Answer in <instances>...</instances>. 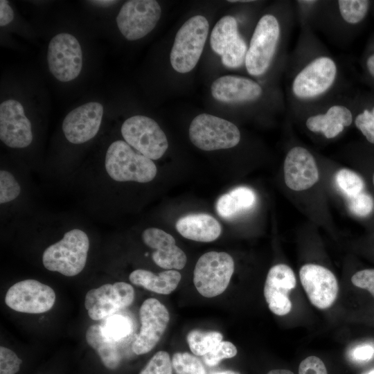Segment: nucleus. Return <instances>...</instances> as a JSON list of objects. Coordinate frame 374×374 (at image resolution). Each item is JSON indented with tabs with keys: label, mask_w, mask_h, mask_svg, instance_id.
Segmentation results:
<instances>
[{
	"label": "nucleus",
	"mask_w": 374,
	"mask_h": 374,
	"mask_svg": "<svg viewBox=\"0 0 374 374\" xmlns=\"http://www.w3.org/2000/svg\"><path fill=\"white\" fill-rule=\"evenodd\" d=\"M302 58L290 76L288 95L293 107L310 109L332 93L341 70L337 60L326 52L318 51Z\"/></svg>",
	"instance_id": "f257e3e1"
},
{
	"label": "nucleus",
	"mask_w": 374,
	"mask_h": 374,
	"mask_svg": "<svg viewBox=\"0 0 374 374\" xmlns=\"http://www.w3.org/2000/svg\"><path fill=\"white\" fill-rule=\"evenodd\" d=\"M289 26L284 28L282 21L274 14H265L259 19L245 58L244 64L249 75L258 77L268 71L280 48L284 34L288 33Z\"/></svg>",
	"instance_id": "f03ea898"
},
{
	"label": "nucleus",
	"mask_w": 374,
	"mask_h": 374,
	"mask_svg": "<svg viewBox=\"0 0 374 374\" xmlns=\"http://www.w3.org/2000/svg\"><path fill=\"white\" fill-rule=\"evenodd\" d=\"M89 240L85 232L74 229L58 242L48 247L42 254L44 267L66 276L80 274L87 262Z\"/></svg>",
	"instance_id": "7ed1b4c3"
},
{
	"label": "nucleus",
	"mask_w": 374,
	"mask_h": 374,
	"mask_svg": "<svg viewBox=\"0 0 374 374\" xmlns=\"http://www.w3.org/2000/svg\"><path fill=\"white\" fill-rule=\"evenodd\" d=\"M105 169L114 181L147 183L157 172L152 159L136 152L124 141H114L108 148L105 161Z\"/></svg>",
	"instance_id": "20e7f679"
},
{
	"label": "nucleus",
	"mask_w": 374,
	"mask_h": 374,
	"mask_svg": "<svg viewBox=\"0 0 374 374\" xmlns=\"http://www.w3.org/2000/svg\"><path fill=\"white\" fill-rule=\"evenodd\" d=\"M209 25L206 18L195 15L188 19L177 31L170 60L177 72L186 73L197 64L206 43Z\"/></svg>",
	"instance_id": "39448f33"
},
{
	"label": "nucleus",
	"mask_w": 374,
	"mask_h": 374,
	"mask_svg": "<svg viewBox=\"0 0 374 374\" xmlns=\"http://www.w3.org/2000/svg\"><path fill=\"white\" fill-rule=\"evenodd\" d=\"M189 138L197 148L212 151L236 146L240 132L233 123L208 114L197 115L189 127Z\"/></svg>",
	"instance_id": "423d86ee"
},
{
	"label": "nucleus",
	"mask_w": 374,
	"mask_h": 374,
	"mask_svg": "<svg viewBox=\"0 0 374 374\" xmlns=\"http://www.w3.org/2000/svg\"><path fill=\"white\" fill-rule=\"evenodd\" d=\"M234 271V261L226 252L209 251L197 260L193 283L198 292L212 298L223 293Z\"/></svg>",
	"instance_id": "0eeeda50"
},
{
	"label": "nucleus",
	"mask_w": 374,
	"mask_h": 374,
	"mask_svg": "<svg viewBox=\"0 0 374 374\" xmlns=\"http://www.w3.org/2000/svg\"><path fill=\"white\" fill-rule=\"evenodd\" d=\"M121 131L127 143L152 160L160 159L168 148L165 133L154 120L148 116L136 115L127 118Z\"/></svg>",
	"instance_id": "6e6552de"
},
{
	"label": "nucleus",
	"mask_w": 374,
	"mask_h": 374,
	"mask_svg": "<svg viewBox=\"0 0 374 374\" xmlns=\"http://www.w3.org/2000/svg\"><path fill=\"white\" fill-rule=\"evenodd\" d=\"M47 62L51 74L59 81L75 79L82 67V52L78 40L66 33L54 36L48 44Z\"/></svg>",
	"instance_id": "1a4fd4ad"
},
{
	"label": "nucleus",
	"mask_w": 374,
	"mask_h": 374,
	"mask_svg": "<svg viewBox=\"0 0 374 374\" xmlns=\"http://www.w3.org/2000/svg\"><path fill=\"white\" fill-rule=\"evenodd\" d=\"M161 15L157 1L130 0L123 5L116 17L117 26L127 39L137 40L154 28Z\"/></svg>",
	"instance_id": "9d476101"
},
{
	"label": "nucleus",
	"mask_w": 374,
	"mask_h": 374,
	"mask_svg": "<svg viewBox=\"0 0 374 374\" xmlns=\"http://www.w3.org/2000/svg\"><path fill=\"white\" fill-rule=\"evenodd\" d=\"M210 44L213 51L221 56L226 67L237 69L244 64L248 46L234 17L224 16L216 23L211 34Z\"/></svg>",
	"instance_id": "9b49d317"
},
{
	"label": "nucleus",
	"mask_w": 374,
	"mask_h": 374,
	"mask_svg": "<svg viewBox=\"0 0 374 374\" xmlns=\"http://www.w3.org/2000/svg\"><path fill=\"white\" fill-rule=\"evenodd\" d=\"M55 298V293L50 286L27 279L15 283L8 290L5 303L19 312L40 314L53 308Z\"/></svg>",
	"instance_id": "f8f14e48"
},
{
	"label": "nucleus",
	"mask_w": 374,
	"mask_h": 374,
	"mask_svg": "<svg viewBox=\"0 0 374 374\" xmlns=\"http://www.w3.org/2000/svg\"><path fill=\"white\" fill-rule=\"evenodd\" d=\"M134 299V290L131 285L116 282L88 291L85 295L84 306L89 317L98 321L130 305Z\"/></svg>",
	"instance_id": "ddd939ff"
},
{
	"label": "nucleus",
	"mask_w": 374,
	"mask_h": 374,
	"mask_svg": "<svg viewBox=\"0 0 374 374\" xmlns=\"http://www.w3.org/2000/svg\"><path fill=\"white\" fill-rule=\"evenodd\" d=\"M141 330L136 335L132 350L137 355L152 350L164 333L170 314L166 307L154 298L145 299L139 310Z\"/></svg>",
	"instance_id": "4468645a"
},
{
	"label": "nucleus",
	"mask_w": 374,
	"mask_h": 374,
	"mask_svg": "<svg viewBox=\"0 0 374 374\" xmlns=\"http://www.w3.org/2000/svg\"><path fill=\"white\" fill-rule=\"evenodd\" d=\"M301 283L309 300L317 308H330L337 299L338 283L333 273L316 264H306L299 271Z\"/></svg>",
	"instance_id": "2eb2a0df"
},
{
	"label": "nucleus",
	"mask_w": 374,
	"mask_h": 374,
	"mask_svg": "<svg viewBox=\"0 0 374 374\" xmlns=\"http://www.w3.org/2000/svg\"><path fill=\"white\" fill-rule=\"evenodd\" d=\"M0 139L12 148H26L33 141L30 121L17 100L9 99L0 105Z\"/></svg>",
	"instance_id": "dca6fc26"
},
{
	"label": "nucleus",
	"mask_w": 374,
	"mask_h": 374,
	"mask_svg": "<svg viewBox=\"0 0 374 374\" xmlns=\"http://www.w3.org/2000/svg\"><path fill=\"white\" fill-rule=\"evenodd\" d=\"M103 116V107L98 102H89L71 111L64 118L62 131L71 143L81 144L98 133Z\"/></svg>",
	"instance_id": "f3484780"
},
{
	"label": "nucleus",
	"mask_w": 374,
	"mask_h": 374,
	"mask_svg": "<svg viewBox=\"0 0 374 374\" xmlns=\"http://www.w3.org/2000/svg\"><path fill=\"white\" fill-rule=\"evenodd\" d=\"M283 170L286 186L295 191L307 190L319 180V170L314 157L301 146L293 147L288 151Z\"/></svg>",
	"instance_id": "a211bd4d"
},
{
	"label": "nucleus",
	"mask_w": 374,
	"mask_h": 374,
	"mask_svg": "<svg viewBox=\"0 0 374 374\" xmlns=\"http://www.w3.org/2000/svg\"><path fill=\"white\" fill-rule=\"evenodd\" d=\"M296 279L293 270L285 264H278L269 270L264 296L269 310L275 314L283 316L292 309L288 294L294 289Z\"/></svg>",
	"instance_id": "6ab92c4d"
},
{
	"label": "nucleus",
	"mask_w": 374,
	"mask_h": 374,
	"mask_svg": "<svg viewBox=\"0 0 374 374\" xmlns=\"http://www.w3.org/2000/svg\"><path fill=\"white\" fill-rule=\"evenodd\" d=\"M213 97L228 104H246L258 100L263 90L255 80L240 75H224L213 81L211 87Z\"/></svg>",
	"instance_id": "aec40b11"
},
{
	"label": "nucleus",
	"mask_w": 374,
	"mask_h": 374,
	"mask_svg": "<svg viewBox=\"0 0 374 374\" xmlns=\"http://www.w3.org/2000/svg\"><path fill=\"white\" fill-rule=\"evenodd\" d=\"M143 242L154 249L152 258L159 267L166 269H181L186 263L185 253L175 244L169 233L157 228H148L142 233Z\"/></svg>",
	"instance_id": "412c9836"
},
{
	"label": "nucleus",
	"mask_w": 374,
	"mask_h": 374,
	"mask_svg": "<svg viewBox=\"0 0 374 374\" xmlns=\"http://www.w3.org/2000/svg\"><path fill=\"white\" fill-rule=\"evenodd\" d=\"M326 109L324 112L310 115L305 121V126L312 132L321 133L331 139L352 124L353 115L343 103H331Z\"/></svg>",
	"instance_id": "4be33fe9"
},
{
	"label": "nucleus",
	"mask_w": 374,
	"mask_h": 374,
	"mask_svg": "<svg viewBox=\"0 0 374 374\" xmlns=\"http://www.w3.org/2000/svg\"><path fill=\"white\" fill-rule=\"evenodd\" d=\"M175 226L184 238L202 242L214 241L222 231L219 222L206 213L183 216L177 220Z\"/></svg>",
	"instance_id": "5701e85b"
},
{
	"label": "nucleus",
	"mask_w": 374,
	"mask_h": 374,
	"mask_svg": "<svg viewBox=\"0 0 374 374\" xmlns=\"http://www.w3.org/2000/svg\"><path fill=\"white\" fill-rule=\"evenodd\" d=\"M85 338L106 369L116 371L121 366L123 358L116 341L106 333L103 326H90L86 331Z\"/></svg>",
	"instance_id": "b1692460"
},
{
	"label": "nucleus",
	"mask_w": 374,
	"mask_h": 374,
	"mask_svg": "<svg viewBox=\"0 0 374 374\" xmlns=\"http://www.w3.org/2000/svg\"><path fill=\"white\" fill-rule=\"evenodd\" d=\"M181 274L175 269H169L155 274L150 271L139 269L133 271L129 279L134 285L160 294H169L179 285Z\"/></svg>",
	"instance_id": "393cba45"
},
{
	"label": "nucleus",
	"mask_w": 374,
	"mask_h": 374,
	"mask_svg": "<svg viewBox=\"0 0 374 374\" xmlns=\"http://www.w3.org/2000/svg\"><path fill=\"white\" fill-rule=\"evenodd\" d=\"M256 199V194L251 188L239 186L218 198L216 211L222 217L230 218L242 211L251 208Z\"/></svg>",
	"instance_id": "a878e982"
},
{
	"label": "nucleus",
	"mask_w": 374,
	"mask_h": 374,
	"mask_svg": "<svg viewBox=\"0 0 374 374\" xmlns=\"http://www.w3.org/2000/svg\"><path fill=\"white\" fill-rule=\"evenodd\" d=\"M223 339L217 331H206L199 329L190 330L186 340L191 352L197 356L205 355L214 349Z\"/></svg>",
	"instance_id": "bb28decb"
},
{
	"label": "nucleus",
	"mask_w": 374,
	"mask_h": 374,
	"mask_svg": "<svg viewBox=\"0 0 374 374\" xmlns=\"http://www.w3.org/2000/svg\"><path fill=\"white\" fill-rule=\"evenodd\" d=\"M336 12L342 22L355 25L361 22L366 17L370 1L366 0H339L335 3Z\"/></svg>",
	"instance_id": "cd10ccee"
},
{
	"label": "nucleus",
	"mask_w": 374,
	"mask_h": 374,
	"mask_svg": "<svg viewBox=\"0 0 374 374\" xmlns=\"http://www.w3.org/2000/svg\"><path fill=\"white\" fill-rule=\"evenodd\" d=\"M335 181L338 188L347 198L364 191V183L362 178L349 169L339 170L336 173Z\"/></svg>",
	"instance_id": "c85d7f7f"
},
{
	"label": "nucleus",
	"mask_w": 374,
	"mask_h": 374,
	"mask_svg": "<svg viewBox=\"0 0 374 374\" xmlns=\"http://www.w3.org/2000/svg\"><path fill=\"white\" fill-rule=\"evenodd\" d=\"M176 374H206L202 362L187 352L175 353L171 359Z\"/></svg>",
	"instance_id": "c756f323"
},
{
	"label": "nucleus",
	"mask_w": 374,
	"mask_h": 374,
	"mask_svg": "<svg viewBox=\"0 0 374 374\" xmlns=\"http://www.w3.org/2000/svg\"><path fill=\"white\" fill-rule=\"evenodd\" d=\"M139 374H172L169 354L163 350L157 352Z\"/></svg>",
	"instance_id": "7c9ffc66"
},
{
	"label": "nucleus",
	"mask_w": 374,
	"mask_h": 374,
	"mask_svg": "<svg viewBox=\"0 0 374 374\" xmlns=\"http://www.w3.org/2000/svg\"><path fill=\"white\" fill-rule=\"evenodd\" d=\"M21 187L9 171H0V203L5 204L15 199L20 194Z\"/></svg>",
	"instance_id": "2f4dec72"
},
{
	"label": "nucleus",
	"mask_w": 374,
	"mask_h": 374,
	"mask_svg": "<svg viewBox=\"0 0 374 374\" xmlns=\"http://www.w3.org/2000/svg\"><path fill=\"white\" fill-rule=\"evenodd\" d=\"M347 199L349 211L357 217H366L369 215L373 210V199L368 193L364 191L357 195L348 197Z\"/></svg>",
	"instance_id": "473e14b6"
},
{
	"label": "nucleus",
	"mask_w": 374,
	"mask_h": 374,
	"mask_svg": "<svg viewBox=\"0 0 374 374\" xmlns=\"http://www.w3.org/2000/svg\"><path fill=\"white\" fill-rule=\"evenodd\" d=\"M237 354V348L233 344L228 341H222L214 349L204 355V360L209 366H217L224 359L232 358Z\"/></svg>",
	"instance_id": "72a5a7b5"
},
{
	"label": "nucleus",
	"mask_w": 374,
	"mask_h": 374,
	"mask_svg": "<svg viewBox=\"0 0 374 374\" xmlns=\"http://www.w3.org/2000/svg\"><path fill=\"white\" fill-rule=\"evenodd\" d=\"M103 328L106 333L115 341L124 338L131 330L130 321L120 315L111 317Z\"/></svg>",
	"instance_id": "f704fd0d"
},
{
	"label": "nucleus",
	"mask_w": 374,
	"mask_h": 374,
	"mask_svg": "<svg viewBox=\"0 0 374 374\" xmlns=\"http://www.w3.org/2000/svg\"><path fill=\"white\" fill-rule=\"evenodd\" d=\"M22 360L11 349L0 347V374H17L21 369Z\"/></svg>",
	"instance_id": "c9c22d12"
},
{
	"label": "nucleus",
	"mask_w": 374,
	"mask_h": 374,
	"mask_svg": "<svg viewBox=\"0 0 374 374\" xmlns=\"http://www.w3.org/2000/svg\"><path fill=\"white\" fill-rule=\"evenodd\" d=\"M355 125L367 141L374 144V107L371 110L365 109L357 114Z\"/></svg>",
	"instance_id": "e433bc0d"
},
{
	"label": "nucleus",
	"mask_w": 374,
	"mask_h": 374,
	"mask_svg": "<svg viewBox=\"0 0 374 374\" xmlns=\"http://www.w3.org/2000/svg\"><path fill=\"white\" fill-rule=\"evenodd\" d=\"M351 282L356 287L368 290L374 297V269L357 271L352 276Z\"/></svg>",
	"instance_id": "4c0bfd02"
},
{
	"label": "nucleus",
	"mask_w": 374,
	"mask_h": 374,
	"mask_svg": "<svg viewBox=\"0 0 374 374\" xmlns=\"http://www.w3.org/2000/svg\"><path fill=\"white\" fill-rule=\"evenodd\" d=\"M299 374H328L323 361L316 356H309L299 364Z\"/></svg>",
	"instance_id": "58836bf2"
},
{
	"label": "nucleus",
	"mask_w": 374,
	"mask_h": 374,
	"mask_svg": "<svg viewBox=\"0 0 374 374\" xmlns=\"http://www.w3.org/2000/svg\"><path fill=\"white\" fill-rule=\"evenodd\" d=\"M374 355V347L368 344L356 346L351 352V357L358 362H366Z\"/></svg>",
	"instance_id": "ea45409f"
},
{
	"label": "nucleus",
	"mask_w": 374,
	"mask_h": 374,
	"mask_svg": "<svg viewBox=\"0 0 374 374\" xmlns=\"http://www.w3.org/2000/svg\"><path fill=\"white\" fill-rule=\"evenodd\" d=\"M14 18L12 8L6 0L0 1V26H5L10 24Z\"/></svg>",
	"instance_id": "a19ab883"
},
{
	"label": "nucleus",
	"mask_w": 374,
	"mask_h": 374,
	"mask_svg": "<svg viewBox=\"0 0 374 374\" xmlns=\"http://www.w3.org/2000/svg\"><path fill=\"white\" fill-rule=\"evenodd\" d=\"M89 2L93 5L99 6L100 7H108L117 3L118 1L113 0H96L89 1Z\"/></svg>",
	"instance_id": "79ce46f5"
},
{
	"label": "nucleus",
	"mask_w": 374,
	"mask_h": 374,
	"mask_svg": "<svg viewBox=\"0 0 374 374\" xmlns=\"http://www.w3.org/2000/svg\"><path fill=\"white\" fill-rule=\"evenodd\" d=\"M366 65L369 73L374 77V53L367 58Z\"/></svg>",
	"instance_id": "37998d69"
},
{
	"label": "nucleus",
	"mask_w": 374,
	"mask_h": 374,
	"mask_svg": "<svg viewBox=\"0 0 374 374\" xmlns=\"http://www.w3.org/2000/svg\"><path fill=\"white\" fill-rule=\"evenodd\" d=\"M267 374H294L290 370L286 369H274L269 371Z\"/></svg>",
	"instance_id": "c03bdc74"
},
{
	"label": "nucleus",
	"mask_w": 374,
	"mask_h": 374,
	"mask_svg": "<svg viewBox=\"0 0 374 374\" xmlns=\"http://www.w3.org/2000/svg\"><path fill=\"white\" fill-rule=\"evenodd\" d=\"M215 374H240V373L234 371L227 370L222 372L217 373Z\"/></svg>",
	"instance_id": "a18cd8bd"
},
{
	"label": "nucleus",
	"mask_w": 374,
	"mask_h": 374,
	"mask_svg": "<svg viewBox=\"0 0 374 374\" xmlns=\"http://www.w3.org/2000/svg\"><path fill=\"white\" fill-rule=\"evenodd\" d=\"M366 374H374V370H372V371H369Z\"/></svg>",
	"instance_id": "49530a36"
},
{
	"label": "nucleus",
	"mask_w": 374,
	"mask_h": 374,
	"mask_svg": "<svg viewBox=\"0 0 374 374\" xmlns=\"http://www.w3.org/2000/svg\"><path fill=\"white\" fill-rule=\"evenodd\" d=\"M373 186H374V173H373Z\"/></svg>",
	"instance_id": "de8ad7c7"
}]
</instances>
